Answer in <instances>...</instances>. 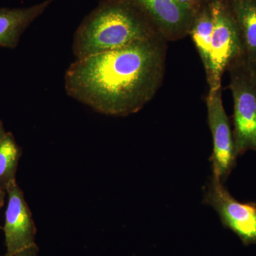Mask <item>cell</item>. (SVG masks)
I'll list each match as a JSON object with an SVG mask.
<instances>
[{"instance_id": "8", "label": "cell", "mask_w": 256, "mask_h": 256, "mask_svg": "<svg viewBox=\"0 0 256 256\" xmlns=\"http://www.w3.org/2000/svg\"><path fill=\"white\" fill-rule=\"evenodd\" d=\"M137 8L166 41L188 34L194 14L178 0H126Z\"/></svg>"}, {"instance_id": "6", "label": "cell", "mask_w": 256, "mask_h": 256, "mask_svg": "<svg viewBox=\"0 0 256 256\" xmlns=\"http://www.w3.org/2000/svg\"><path fill=\"white\" fill-rule=\"evenodd\" d=\"M208 122L212 138L213 153L210 156L213 175L222 182L228 178L235 164L233 134L224 109L222 89L208 92L206 98Z\"/></svg>"}, {"instance_id": "1", "label": "cell", "mask_w": 256, "mask_h": 256, "mask_svg": "<svg viewBox=\"0 0 256 256\" xmlns=\"http://www.w3.org/2000/svg\"><path fill=\"white\" fill-rule=\"evenodd\" d=\"M162 36L76 60L65 74L67 94L112 116L138 112L156 96L165 70Z\"/></svg>"}, {"instance_id": "11", "label": "cell", "mask_w": 256, "mask_h": 256, "mask_svg": "<svg viewBox=\"0 0 256 256\" xmlns=\"http://www.w3.org/2000/svg\"><path fill=\"white\" fill-rule=\"evenodd\" d=\"M213 30V16L208 1L205 0L194 16L188 34L194 43L206 72L210 66Z\"/></svg>"}, {"instance_id": "4", "label": "cell", "mask_w": 256, "mask_h": 256, "mask_svg": "<svg viewBox=\"0 0 256 256\" xmlns=\"http://www.w3.org/2000/svg\"><path fill=\"white\" fill-rule=\"evenodd\" d=\"M214 20L210 62L206 72L210 92L222 88V77L230 66L245 56L242 35L228 0H207Z\"/></svg>"}, {"instance_id": "18", "label": "cell", "mask_w": 256, "mask_h": 256, "mask_svg": "<svg viewBox=\"0 0 256 256\" xmlns=\"http://www.w3.org/2000/svg\"></svg>"}, {"instance_id": "13", "label": "cell", "mask_w": 256, "mask_h": 256, "mask_svg": "<svg viewBox=\"0 0 256 256\" xmlns=\"http://www.w3.org/2000/svg\"><path fill=\"white\" fill-rule=\"evenodd\" d=\"M178 3L195 14L196 12L201 8L205 0H178Z\"/></svg>"}, {"instance_id": "16", "label": "cell", "mask_w": 256, "mask_h": 256, "mask_svg": "<svg viewBox=\"0 0 256 256\" xmlns=\"http://www.w3.org/2000/svg\"><path fill=\"white\" fill-rule=\"evenodd\" d=\"M6 192L0 188V208L3 206L4 203L5 196H6Z\"/></svg>"}, {"instance_id": "17", "label": "cell", "mask_w": 256, "mask_h": 256, "mask_svg": "<svg viewBox=\"0 0 256 256\" xmlns=\"http://www.w3.org/2000/svg\"><path fill=\"white\" fill-rule=\"evenodd\" d=\"M0 228H1V226H0Z\"/></svg>"}, {"instance_id": "2", "label": "cell", "mask_w": 256, "mask_h": 256, "mask_svg": "<svg viewBox=\"0 0 256 256\" xmlns=\"http://www.w3.org/2000/svg\"><path fill=\"white\" fill-rule=\"evenodd\" d=\"M162 36L126 0H104L84 18L74 36L76 60Z\"/></svg>"}, {"instance_id": "12", "label": "cell", "mask_w": 256, "mask_h": 256, "mask_svg": "<svg viewBox=\"0 0 256 256\" xmlns=\"http://www.w3.org/2000/svg\"><path fill=\"white\" fill-rule=\"evenodd\" d=\"M22 148L12 132H6L0 142V188L6 192L8 185L16 180Z\"/></svg>"}, {"instance_id": "14", "label": "cell", "mask_w": 256, "mask_h": 256, "mask_svg": "<svg viewBox=\"0 0 256 256\" xmlns=\"http://www.w3.org/2000/svg\"><path fill=\"white\" fill-rule=\"evenodd\" d=\"M38 248L36 244H33L31 246L26 248L23 250H20L12 256H38Z\"/></svg>"}, {"instance_id": "10", "label": "cell", "mask_w": 256, "mask_h": 256, "mask_svg": "<svg viewBox=\"0 0 256 256\" xmlns=\"http://www.w3.org/2000/svg\"><path fill=\"white\" fill-rule=\"evenodd\" d=\"M248 62L256 66V0H228Z\"/></svg>"}, {"instance_id": "7", "label": "cell", "mask_w": 256, "mask_h": 256, "mask_svg": "<svg viewBox=\"0 0 256 256\" xmlns=\"http://www.w3.org/2000/svg\"><path fill=\"white\" fill-rule=\"evenodd\" d=\"M6 194L8 204L3 228L6 248L4 256H12L36 244V228L24 192L16 180L8 185Z\"/></svg>"}, {"instance_id": "9", "label": "cell", "mask_w": 256, "mask_h": 256, "mask_svg": "<svg viewBox=\"0 0 256 256\" xmlns=\"http://www.w3.org/2000/svg\"><path fill=\"white\" fill-rule=\"evenodd\" d=\"M54 0H46L25 8H0V46L14 48L25 30Z\"/></svg>"}, {"instance_id": "15", "label": "cell", "mask_w": 256, "mask_h": 256, "mask_svg": "<svg viewBox=\"0 0 256 256\" xmlns=\"http://www.w3.org/2000/svg\"><path fill=\"white\" fill-rule=\"evenodd\" d=\"M6 134V131H5V129L4 128V124H3V122H2L1 120H0V142L2 140L3 138H4L5 134Z\"/></svg>"}, {"instance_id": "5", "label": "cell", "mask_w": 256, "mask_h": 256, "mask_svg": "<svg viewBox=\"0 0 256 256\" xmlns=\"http://www.w3.org/2000/svg\"><path fill=\"white\" fill-rule=\"evenodd\" d=\"M204 202L213 207L224 226L236 234L244 245H256V204L237 201L214 175L205 192Z\"/></svg>"}, {"instance_id": "3", "label": "cell", "mask_w": 256, "mask_h": 256, "mask_svg": "<svg viewBox=\"0 0 256 256\" xmlns=\"http://www.w3.org/2000/svg\"><path fill=\"white\" fill-rule=\"evenodd\" d=\"M236 156L256 150V66L242 57L230 66Z\"/></svg>"}]
</instances>
